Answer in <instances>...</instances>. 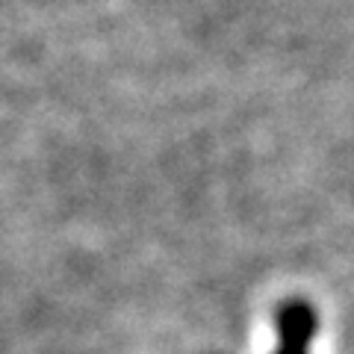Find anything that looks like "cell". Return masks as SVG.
<instances>
[{"label": "cell", "mask_w": 354, "mask_h": 354, "mask_svg": "<svg viewBox=\"0 0 354 354\" xmlns=\"http://www.w3.org/2000/svg\"><path fill=\"white\" fill-rule=\"evenodd\" d=\"M313 330H316V316L307 304L292 301V304L281 307V313H278V337H281L278 354H307Z\"/></svg>", "instance_id": "obj_1"}]
</instances>
